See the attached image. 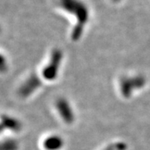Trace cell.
Returning <instances> with one entry per match:
<instances>
[{"label": "cell", "mask_w": 150, "mask_h": 150, "mask_svg": "<svg viewBox=\"0 0 150 150\" xmlns=\"http://www.w3.org/2000/svg\"><path fill=\"white\" fill-rule=\"evenodd\" d=\"M61 6L70 14L74 15L77 19V25L74 26L71 39L77 41L83 32L85 25L89 19V12L87 6L80 0H61Z\"/></svg>", "instance_id": "1"}, {"label": "cell", "mask_w": 150, "mask_h": 150, "mask_svg": "<svg viewBox=\"0 0 150 150\" xmlns=\"http://www.w3.org/2000/svg\"><path fill=\"white\" fill-rule=\"evenodd\" d=\"M62 57L63 54L59 49L54 50L51 55L49 62L42 70V76L44 79L52 81L57 78Z\"/></svg>", "instance_id": "2"}, {"label": "cell", "mask_w": 150, "mask_h": 150, "mask_svg": "<svg viewBox=\"0 0 150 150\" xmlns=\"http://www.w3.org/2000/svg\"><path fill=\"white\" fill-rule=\"evenodd\" d=\"M146 84V79L142 76L125 77L120 81V92L126 98H129L134 90L140 89Z\"/></svg>", "instance_id": "3"}, {"label": "cell", "mask_w": 150, "mask_h": 150, "mask_svg": "<svg viewBox=\"0 0 150 150\" xmlns=\"http://www.w3.org/2000/svg\"><path fill=\"white\" fill-rule=\"evenodd\" d=\"M42 85L39 77L35 74H32L27 78L18 89V94L22 97H28L37 91Z\"/></svg>", "instance_id": "4"}, {"label": "cell", "mask_w": 150, "mask_h": 150, "mask_svg": "<svg viewBox=\"0 0 150 150\" xmlns=\"http://www.w3.org/2000/svg\"><path fill=\"white\" fill-rule=\"evenodd\" d=\"M56 108L60 117L67 124H71L74 121V114L69 103L65 99H58L56 102Z\"/></svg>", "instance_id": "5"}, {"label": "cell", "mask_w": 150, "mask_h": 150, "mask_svg": "<svg viewBox=\"0 0 150 150\" xmlns=\"http://www.w3.org/2000/svg\"><path fill=\"white\" fill-rule=\"evenodd\" d=\"M1 128H2V130H3L4 129H7L13 132H18L22 129V123L14 117L3 115L2 117Z\"/></svg>", "instance_id": "6"}, {"label": "cell", "mask_w": 150, "mask_h": 150, "mask_svg": "<svg viewBox=\"0 0 150 150\" xmlns=\"http://www.w3.org/2000/svg\"><path fill=\"white\" fill-rule=\"evenodd\" d=\"M63 146V139L56 135L47 136L43 142V147L45 150H60Z\"/></svg>", "instance_id": "7"}, {"label": "cell", "mask_w": 150, "mask_h": 150, "mask_svg": "<svg viewBox=\"0 0 150 150\" xmlns=\"http://www.w3.org/2000/svg\"><path fill=\"white\" fill-rule=\"evenodd\" d=\"M18 143L14 139H6L2 143V150H17Z\"/></svg>", "instance_id": "8"}, {"label": "cell", "mask_w": 150, "mask_h": 150, "mask_svg": "<svg viewBox=\"0 0 150 150\" xmlns=\"http://www.w3.org/2000/svg\"><path fill=\"white\" fill-rule=\"evenodd\" d=\"M112 1H114V2H119L120 0H112Z\"/></svg>", "instance_id": "9"}]
</instances>
